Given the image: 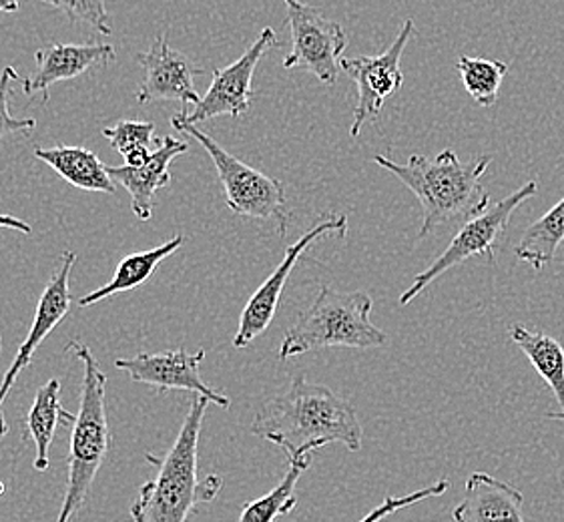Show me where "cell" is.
I'll list each match as a JSON object with an SVG mask.
<instances>
[{"instance_id":"7402d4cb","label":"cell","mask_w":564,"mask_h":522,"mask_svg":"<svg viewBox=\"0 0 564 522\" xmlns=\"http://www.w3.org/2000/svg\"><path fill=\"white\" fill-rule=\"evenodd\" d=\"M564 241V197L544 216L534 221L517 246V258L527 261L536 272L544 270Z\"/></svg>"},{"instance_id":"5b68a950","label":"cell","mask_w":564,"mask_h":522,"mask_svg":"<svg viewBox=\"0 0 564 522\" xmlns=\"http://www.w3.org/2000/svg\"><path fill=\"white\" fill-rule=\"evenodd\" d=\"M373 302L366 292H338L322 285L312 306L285 331L280 358L290 360L319 348H382L388 344L384 329L372 324Z\"/></svg>"},{"instance_id":"52a82bcc","label":"cell","mask_w":564,"mask_h":522,"mask_svg":"<svg viewBox=\"0 0 564 522\" xmlns=\"http://www.w3.org/2000/svg\"><path fill=\"white\" fill-rule=\"evenodd\" d=\"M536 194H539L536 182H527L524 185H520L517 192H512L505 199L490 205L485 214L473 217L463 224V228L458 229V233L452 238L448 248L442 251L441 255L432 261L424 272L417 273L412 285L404 294L400 295V306L412 304L417 295L422 294L430 284H434L441 275L475 255H486L488 261L495 265L497 253L502 248L508 224L514 216V211Z\"/></svg>"},{"instance_id":"d6986e66","label":"cell","mask_w":564,"mask_h":522,"mask_svg":"<svg viewBox=\"0 0 564 522\" xmlns=\"http://www.w3.org/2000/svg\"><path fill=\"white\" fill-rule=\"evenodd\" d=\"M510 340L514 341L520 348V352L529 358L532 368L541 374L546 387L551 388L558 412H549L546 418L551 421H563L564 424V348L561 341L542 334V331H531L524 328L522 324H514L510 328Z\"/></svg>"},{"instance_id":"4fadbf2b","label":"cell","mask_w":564,"mask_h":522,"mask_svg":"<svg viewBox=\"0 0 564 522\" xmlns=\"http://www.w3.org/2000/svg\"><path fill=\"white\" fill-rule=\"evenodd\" d=\"M205 350L187 352L185 348L167 350L159 354H137L133 358L115 360V368L123 370L133 382H141L153 388L155 394H167L171 390L189 392L193 396L207 398L212 404L227 410L231 400L212 387H207L202 378V363Z\"/></svg>"},{"instance_id":"6da1fadb","label":"cell","mask_w":564,"mask_h":522,"mask_svg":"<svg viewBox=\"0 0 564 522\" xmlns=\"http://www.w3.org/2000/svg\"><path fill=\"white\" fill-rule=\"evenodd\" d=\"M251 434L280 446L290 465H312V455L327 444L361 450L364 428L358 412L332 388L295 376L290 388L271 398L251 424Z\"/></svg>"},{"instance_id":"30bf717a","label":"cell","mask_w":564,"mask_h":522,"mask_svg":"<svg viewBox=\"0 0 564 522\" xmlns=\"http://www.w3.org/2000/svg\"><path fill=\"white\" fill-rule=\"evenodd\" d=\"M346 233H348V217L336 214L322 219L316 228L305 231L294 246L285 248L282 263L270 273V278L258 287V292L249 297L248 304L241 312L238 334L234 338L236 348H248L251 341L260 338L261 334L270 328L282 300L283 287L290 280V273L294 272L295 263L314 246V241L326 236L346 238Z\"/></svg>"},{"instance_id":"4316f807","label":"cell","mask_w":564,"mask_h":522,"mask_svg":"<svg viewBox=\"0 0 564 522\" xmlns=\"http://www.w3.org/2000/svg\"><path fill=\"white\" fill-rule=\"evenodd\" d=\"M21 79L19 73L12 67H4L0 73V141L12 133H31L36 127V121L31 117L17 119L9 113V97H11V80Z\"/></svg>"},{"instance_id":"4dcf8cb0","label":"cell","mask_w":564,"mask_h":522,"mask_svg":"<svg viewBox=\"0 0 564 522\" xmlns=\"http://www.w3.org/2000/svg\"><path fill=\"white\" fill-rule=\"evenodd\" d=\"M2 494H4V482L0 480V497H2Z\"/></svg>"},{"instance_id":"83f0119b","label":"cell","mask_w":564,"mask_h":522,"mask_svg":"<svg viewBox=\"0 0 564 522\" xmlns=\"http://www.w3.org/2000/svg\"><path fill=\"white\" fill-rule=\"evenodd\" d=\"M448 489H451V482H448V480H438L436 485L426 487V489L416 490V492H412V494H404V497H386L384 502L378 504L372 512H368L360 522H380L382 519H386V516L394 514V512L416 504L420 500L441 497V494H444Z\"/></svg>"},{"instance_id":"484cf974","label":"cell","mask_w":564,"mask_h":522,"mask_svg":"<svg viewBox=\"0 0 564 522\" xmlns=\"http://www.w3.org/2000/svg\"><path fill=\"white\" fill-rule=\"evenodd\" d=\"M41 2L65 12L73 23L87 24L102 36L113 34L111 17L107 12L105 0H41Z\"/></svg>"},{"instance_id":"8fae6325","label":"cell","mask_w":564,"mask_h":522,"mask_svg":"<svg viewBox=\"0 0 564 522\" xmlns=\"http://www.w3.org/2000/svg\"><path fill=\"white\" fill-rule=\"evenodd\" d=\"M414 34V21L408 19L402 24L394 43L378 57L341 58V70L358 87V105L354 109L350 135L360 137L366 121L382 113L386 99L392 97L404 85V73L400 68V58L404 55L408 41Z\"/></svg>"},{"instance_id":"9c48e42d","label":"cell","mask_w":564,"mask_h":522,"mask_svg":"<svg viewBox=\"0 0 564 522\" xmlns=\"http://www.w3.org/2000/svg\"><path fill=\"white\" fill-rule=\"evenodd\" d=\"M275 46H280L278 34L271 26H265L236 63L227 65L226 68H214L212 85L205 93V97H202L199 105L193 107L192 113L181 111L180 115H173L171 126H197L221 115L238 119L241 115L248 113L253 99L251 83H253L258 63L270 48Z\"/></svg>"},{"instance_id":"9a60e30c","label":"cell","mask_w":564,"mask_h":522,"mask_svg":"<svg viewBox=\"0 0 564 522\" xmlns=\"http://www.w3.org/2000/svg\"><path fill=\"white\" fill-rule=\"evenodd\" d=\"M117 58L113 45L93 43H53L36 51V73L31 79H23V93L26 97H39L43 105H48L51 87L61 80L77 79L89 68L109 65Z\"/></svg>"},{"instance_id":"44dd1931","label":"cell","mask_w":564,"mask_h":522,"mask_svg":"<svg viewBox=\"0 0 564 522\" xmlns=\"http://www.w3.org/2000/svg\"><path fill=\"white\" fill-rule=\"evenodd\" d=\"M75 414H70L61 404V380L53 378L45 387L36 390L33 406L26 416V438L34 444V470L45 472L48 470V450L55 441L58 424L73 422Z\"/></svg>"},{"instance_id":"ac0fdd59","label":"cell","mask_w":564,"mask_h":522,"mask_svg":"<svg viewBox=\"0 0 564 522\" xmlns=\"http://www.w3.org/2000/svg\"><path fill=\"white\" fill-rule=\"evenodd\" d=\"M33 155L36 160L46 163L51 170L57 171L65 182L77 189L95 192V194L117 192V185L109 175V167L90 149L68 148V145L34 148Z\"/></svg>"},{"instance_id":"ffe728a7","label":"cell","mask_w":564,"mask_h":522,"mask_svg":"<svg viewBox=\"0 0 564 522\" xmlns=\"http://www.w3.org/2000/svg\"><path fill=\"white\" fill-rule=\"evenodd\" d=\"M183 243H185V238L177 233V236H173V238L167 239L165 243H161V246L153 248V250L137 251V253L127 255V258L119 261V265H117V270H115L113 278H111L109 284H105L99 290L79 297V307L93 306V304L102 302L107 297H113V295L123 294V292H131V290H135L139 285L148 284L151 275L158 270L159 263L167 260L171 253L180 250Z\"/></svg>"},{"instance_id":"5bb4252c","label":"cell","mask_w":564,"mask_h":522,"mask_svg":"<svg viewBox=\"0 0 564 522\" xmlns=\"http://www.w3.org/2000/svg\"><path fill=\"white\" fill-rule=\"evenodd\" d=\"M137 63L143 68L137 101H177L187 111L189 105H199L202 97L195 91L193 77L205 75V68L195 67L185 53L171 48L165 34H159L148 53H139Z\"/></svg>"},{"instance_id":"f1b7e54d","label":"cell","mask_w":564,"mask_h":522,"mask_svg":"<svg viewBox=\"0 0 564 522\" xmlns=\"http://www.w3.org/2000/svg\"><path fill=\"white\" fill-rule=\"evenodd\" d=\"M0 229H11V231L24 233V236L33 233V226L31 224H26V221L19 219V217L4 216V214H0Z\"/></svg>"},{"instance_id":"d4e9b609","label":"cell","mask_w":564,"mask_h":522,"mask_svg":"<svg viewBox=\"0 0 564 522\" xmlns=\"http://www.w3.org/2000/svg\"><path fill=\"white\" fill-rule=\"evenodd\" d=\"M102 137L121 153L124 165L129 167H141L143 163H148L153 155L151 145L159 141L155 139V123L129 119H121L113 127H105Z\"/></svg>"},{"instance_id":"7a4b0ae2","label":"cell","mask_w":564,"mask_h":522,"mask_svg":"<svg viewBox=\"0 0 564 522\" xmlns=\"http://www.w3.org/2000/svg\"><path fill=\"white\" fill-rule=\"evenodd\" d=\"M209 400L193 396L180 434L165 455L148 453L149 465L158 468L155 480L141 485L131 507L133 522H187L197 504H209L224 487L217 475H199V434Z\"/></svg>"},{"instance_id":"f546056e","label":"cell","mask_w":564,"mask_h":522,"mask_svg":"<svg viewBox=\"0 0 564 522\" xmlns=\"http://www.w3.org/2000/svg\"><path fill=\"white\" fill-rule=\"evenodd\" d=\"M19 11V0H0V12Z\"/></svg>"},{"instance_id":"2e32d148","label":"cell","mask_w":564,"mask_h":522,"mask_svg":"<svg viewBox=\"0 0 564 522\" xmlns=\"http://www.w3.org/2000/svg\"><path fill=\"white\" fill-rule=\"evenodd\" d=\"M187 143L175 137L159 139L158 149L141 167H109V175L115 183L123 185L131 197V211L139 221H149L153 216V202L159 189L171 183V161L177 160L187 151Z\"/></svg>"},{"instance_id":"cb8c5ba5","label":"cell","mask_w":564,"mask_h":522,"mask_svg":"<svg viewBox=\"0 0 564 522\" xmlns=\"http://www.w3.org/2000/svg\"><path fill=\"white\" fill-rule=\"evenodd\" d=\"M310 466L290 465L285 477L280 480V485L275 489L270 490L265 497L261 499L246 502L239 522H275L280 516H285L294 511L297 507V497H295V487L297 480L302 478L305 470Z\"/></svg>"},{"instance_id":"ba28073f","label":"cell","mask_w":564,"mask_h":522,"mask_svg":"<svg viewBox=\"0 0 564 522\" xmlns=\"http://www.w3.org/2000/svg\"><path fill=\"white\" fill-rule=\"evenodd\" d=\"M292 34V51L283 58V68H305L327 87L336 85L348 34L341 24L302 0H283Z\"/></svg>"},{"instance_id":"277c9868","label":"cell","mask_w":564,"mask_h":522,"mask_svg":"<svg viewBox=\"0 0 564 522\" xmlns=\"http://www.w3.org/2000/svg\"><path fill=\"white\" fill-rule=\"evenodd\" d=\"M67 352L83 366L79 412L70 422V453L67 463V490L55 522H70L89 499L93 482L111 448L107 416V374L87 344L68 341Z\"/></svg>"},{"instance_id":"3957f363","label":"cell","mask_w":564,"mask_h":522,"mask_svg":"<svg viewBox=\"0 0 564 522\" xmlns=\"http://www.w3.org/2000/svg\"><path fill=\"white\" fill-rule=\"evenodd\" d=\"M373 163L390 171L416 195L422 205L420 239L429 238L442 226L466 224L492 205L482 187V177L492 165V157L464 163L456 151L444 149L432 160L426 155H412L408 163H395L386 155H376Z\"/></svg>"},{"instance_id":"e0dca14e","label":"cell","mask_w":564,"mask_h":522,"mask_svg":"<svg viewBox=\"0 0 564 522\" xmlns=\"http://www.w3.org/2000/svg\"><path fill=\"white\" fill-rule=\"evenodd\" d=\"M524 497L500 478L473 472L466 478L464 497L452 511L454 522H524Z\"/></svg>"},{"instance_id":"1f68e13d","label":"cell","mask_w":564,"mask_h":522,"mask_svg":"<svg viewBox=\"0 0 564 522\" xmlns=\"http://www.w3.org/2000/svg\"><path fill=\"white\" fill-rule=\"evenodd\" d=\"M0 352H2V334H0Z\"/></svg>"},{"instance_id":"7c38bea8","label":"cell","mask_w":564,"mask_h":522,"mask_svg":"<svg viewBox=\"0 0 564 522\" xmlns=\"http://www.w3.org/2000/svg\"><path fill=\"white\" fill-rule=\"evenodd\" d=\"M77 263V253L73 250L63 251L58 258L57 268L51 275L43 294L39 297L36 312H34L33 326L29 329L23 344L19 346L17 356L12 360L9 370L4 372V378L0 382V441L9 434V424L4 418V400L11 394L12 387L17 378L21 376L24 368L33 360L34 352L39 346L51 336V331L57 328L63 319L67 318L68 309L73 304V294H70V272L73 265Z\"/></svg>"},{"instance_id":"8992f818","label":"cell","mask_w":564,"mask_h":522,"mask_svg":"<svg viewBox=\"0 0 564 522\" xmlns=\"http://www.w3.org/2000/svg\"><path fill=\"white\" fill-rule=\"evenodd\" d=\"M181 133L193 137L214 161L217 177L226 192V204L236 216L251 219H273L280 236L288 233L290 209L285 199V187L280 180H273L261 171L249 167L248 163L234 157L221 148L214 137L207 135L195 126H173Z\"/></svg>"},{"instance_id":"603a6c76","label":"cell","mask_w":564,"mask_h":522,"mask_svg":"<svg viewBox=\"0 0 564 522\" xmlns=\"http://www.w3.org/2000/svg\"><path fill=\"white\" fill-rule=\"evenodd\" d=\"M464 89L480 107H492L498 101L500 85L507 77L508 65L497 58L463 55L456 63Z\"/></svg>"}]
</instances>
